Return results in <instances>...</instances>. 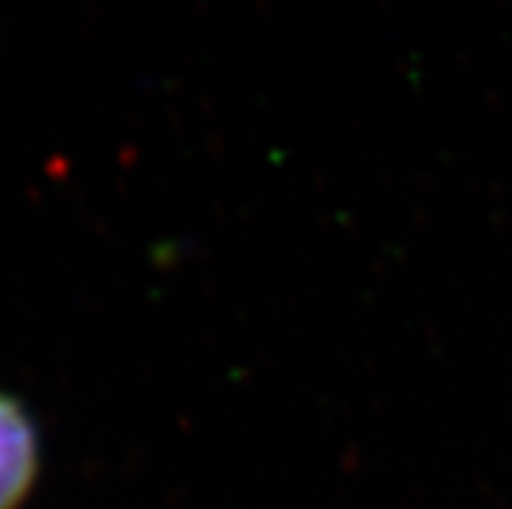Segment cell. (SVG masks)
Here are the masks:
<instances>
[{
    "label": "cell",
    "instance_id": "6da1fadb",
    "mask_svg": "<svg viewBox=\"0 0 512 509\" xmlns=\"http://www.w3.org/2000/svg\"><path fill=\"white\" fill-rule=\"evenodd\" d=\"M39 476V434L21 400L0 393V509H19Z\"/></svg>",
    "mask_w": 512,
    "mask_h": 509
}]
</instances>
